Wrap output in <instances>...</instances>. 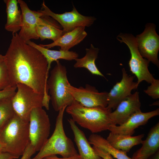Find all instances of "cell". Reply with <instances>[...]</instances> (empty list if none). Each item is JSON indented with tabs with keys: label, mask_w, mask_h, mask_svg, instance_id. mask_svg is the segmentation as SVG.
<instances>
[{
	"label": "cell",
	"mask_w": 159,
	"mask_h": 159,
	"mask_svg": "<svg viewBox=\"0 0 159 159\" xmlns=\"http://www.w3.org/2000/svg\"><path fill=\"white\" fill-rule=\"evenodd\" d=\"M12 34L10 45L4 55L11 85L23 84L43 95L42 106L48 110L50 97L47 61L38 50L27 44L17 33Z\"/></svg>",
	"instance_id": "6da1fadb"
},
{
	"label": "cell",
	"mask_w": 159,
	"mask_h": 159,
	"mask_svg": "<svg viewBox=\"0 0 159 159\" xmlns=\"http://www.w3.org/2000/svg\"><path fill=\"white\" fill-rule=\"evenodd\" d=\"M65 110L75 123L93 133L109 130L112 125L110 117L112 110L107 107H87L74 100Z\"/></svg>",
	"instance_id": "7a4b0ae2"
},
{
	"label": "cell",
	"mask_w": 159,
	"mask_h": 159,
	"mask_svg": "<svg viewBox=\"0 0 159 159\" xmlns=\"http://www.w3.org/2000/svg\"><path fill=\"white\" fill-rule=\"evenodd\" d=\"M29 122L15 114L0 129V142L5 145L4 152L19 157L30 142Z\"/></svg>",
	"instance_id": "3957f363"
},
{
	"label": "cell",
	"mask_w": 159,
	"mask_h": 159,
	"mask_svg": "<svg viewBox=\"0 0 159 159\" xmlns=\"http://www.w3.org/2000/svg\"><path fill=\"white\" fill-rule=\"evenodd\" d=\"M67 107L58 111L55 128L52 136L39 151L38 154L30 159H42L49 156L59 155L67 158L78 155L72 140L64 132L63 125L64 112Z\"/></svg>",
	"instance_id": "277c9868"
},
{
	"label": "cell",
	"mask_w": 159,
	"mask_h": 159,
	"mask_svg": "<svg viewBox=\"0 0 159 159\" xmlns=\"http://www.w3.org/2000/svg\"><path fill=\"white\" fill-rule=\"evenodd\" d=\"M50 72L47 84L52 107L59 111L64 107L70 105L74 100L68 92L67 86L69 83L65 67L59 60Z\"/></svg>",
	"instance_id": "5b68a950"
},
{
	"label": "cell",
	"mask_w": 159,
	"mask_h": 159,
	"mask_svg": "<svg viewBox=\"0 0 159 159\" xmlns=\"http://www.w3.org/2000/svg\"><path fill=\"white\" fill-rule=\"evenodd\" d=\"M16 87L17 91L11 98L13 109L16 114L29 122L32 110L43 107L44 96L23 84H17Z\"/></svg>",
	"instance_id": "8992f818"
},
{
	"label": "cell",
	"mask_w": 159,
	"mask_h": 159,
	"mask_svg": "<svg viewBox=\"0 0 159 159\" xmlns=\"http://www.w3.org/2000/svg\"><path fill=\"white\" fill-rule=\"evenodd\" d=\"M117 39L126 44L130 50L131 58L129 65L130 71L137 77L138 85L143 81L150 84L155 78L148 69L150 62L140 54L135 37L130 34L120 33Z\"/></svg>",
	"instance_id": "52a82bcc"
},
{
	"label": "cell",
	"mask_w": 159,
	"mask_h": 159,
	"mask_svg": "<svg viewBox=\"0 0 159 159\" xmlns=\"http://www.w3.org/2000/svg\"><path fill=\"white\" fill-rule=\"evenodd\" d=\"M21 9L22 25L18 34L25 42L32 39H39L36 32L37 27L40 25H55L58 23L51 17L43 16L38 10H31L27 4L22 0H18Z\"/></svg>",
	"instance_id": "ba28073f"
},
{
	"label": "cell",
	"mask_w": 159,
	"mask_h": 159,
	"mask_svg": "<svg viewBox=\"0 0 159 159\" xmlns=\"http://www.w3.org/2000/svg\"><path fill=\"white\" fill-rule=\"evenodd\" d=\"M29 125L30 143L39 151L48 139L50 123L48 115L42 107L34 108L30 114Z\"/></svg>",
	"instance_id": "9c48e42d"
},
{
	"label": "cell",
	"mask_w": 159,
	"mask_h": 159,
	"mask_svg": "<svg viewBox=\"0 0 159 159\" xmlns=\"http://www.w3.org/2000/svg\"><path fill=\"white\" fill-rule=\"evenodd\" d=\"M38 11L42 13L43 16H49L57 21L63 28L64 34L77 27L90 26L96 19L94 16H86L81 14L74 5L71 11L58 14L52 11L43 1L41 9Z\"/></svg>",
	"instance_id": "30bf717a"
},
{
	"label": "cell",
	"mask_w": 159,
	"mask_h": 159,
	"mask_svg": "<svg viewBox=\"0 0 159 159\" xmlns=\"http://www.w3.org/2000/svg\"><path fill=\"white\" fill-rule=\"evenodd\" d=\"M135 38L142 56L159 68V36L155 31V25L153 23L147 24L144 31L137 35Z\"/></svg>",
	"instance_id": "8fae6325"
},
{
	"label": "cell",
	"mask_w": 159,
	"mask_h": 159,
	"mask_svg": "<svg viewBox=\"0 0 159 159\" xmlns=\"http://www.w3.org/2000/svg\"><path fill=\"white\" fill-rule=\"evenodd\" d=\"M67 89L74 100L84 107H105L107 105L108 92H99L94 86L86 84L85 88H77L69 83Z\"/></svg>",
	"instance_id": "7c38bea8"
},
{
	"label": "cell",
	"mask_w": 159,
	"mask_h": 159,
	"mask_svg": "<svg viewBox=\"0 0 159 159\" xmlns=\"http://www.w3.org/2000/svg\"><path fill=\"white\" fill-rule=\"evenodd\" d=\"M122 78L113 86L108 94V103L106 107L112 110L116 109L118 104L131 95L132 91L137 89V82L134 81V77L128 75L125 69L122 70Z\"/></svg>",
	"instance_id": "4fadbf2b"
},
{
	"label": "cell",
	"mask_w": 159,
	"mask_h": 159,
	"mask_svg": "<svg viewBox=\"0 0 159 159\" xmlns=\"http://www.w3.org/2000/svg\"><path fill=\"white\" fill-rule=\"evenodd\" d=\"M141 103L139 93L136 91L127 97L117 105L110 115L112 125H121L133 114L141 111Z\"/></svg>",
	"instance_id": "5bb4252c"
},
{
	"label": "cell",
	"mask_w": 159,
	"mask_h": 159,
	"mask_svg": "<svg viewBox=\"0 0 159 159\" xmlns=\"http://www.w3.org/2000/svg\"><path fill=\"white\" fill-rule=\"evenodd\" d=\"M159 115V108L146 112L139 111L133 114L121 125H111L108 130L115 133L132 136L135 129L145 124L150 118Z\"/></svg>",
	"instance_id": "9a60e30c"
},
{
	"label": "cell",
	"mask_w": 159,
	"mask_h": 159,
	"mask_svg": "<svg viewBox=\"0 0 159 159\" xmlns=\"http://www.w3.org/2000/svg\"><path fill=\"white\" fill-rule=\"evenodd\" d=\"M85 27L81 26L63 34L56 41L50 44L39 45L49 49L55 46L60 47V49L68 51L82 41L87 35L85 30Z\"/></svg>",
	"instance_id": "2e32d148"
},
{
	"label": "cell",
	"mask_w": 159,
	"mask_h": 159,
	"mask_svg": "<svg viewBox=\"0 0 159 159\" xmlns=\"http://www.w3.org/2000/svg\"><path fill=\"white\" fill-rule=\"evenodd\" d=\"M142 147L132 155V159H149L159 148V122L150 130L146 139L142 140Z\"/></svg>",
	"instance_id": "e0dca14e"
},
{
	"label": "cell",
	"mask_w": 159,
	"mask_h": 159,
	"mask_svg": "<svg viewBox=\"0 0 159 159\" xmlns=\"http://www.w3.org/2000/svg\"><path fill=\"white\" fill-rule=\"evenodd\" d=\"M73 132L74 140L78 148L80 159H103L98 155L90 145L84 132L72 119L68 120Z\"/></svg>",
	"instance_id": "ac0fdd59"
},
{
	"label": "cell",
	"mask_w": 159,
	"mask_h": 159,
	"mask_svg": "<svg viewBox=\"0 0 159 159\" xmlns=\"http://www.w3.org/2000/svg\"><path fill=\"white\" fill-rule=\"evenodd\" d=\"M143 134L132 136L110 132L106 139L114 148L127 153L134 146L141 144Z\"/></svg>",
	"instance_id": "d6986e66"
},
{
	"label": "cell",
	"mask_w": 159,
	"mask_h": 159,
	"mask_svg": "<svg viewBox=\"0 0 159 159\" xmlns=\"http://www.w3.org/2000/svg\"><path fill=\"white\" fill-rule=\"evenodd\" d=\"M6 5L7 21L5 29L12 33L20 30L22 25V15L17 0H4Z\"/></svg>",
	"instance_id": "ffe728a7"
},
{
	"label": "cell",
	"mask_w": 159,
	"mask_h": 159,
	"mask_svg": "<svg viewBox=\"0 0 159 159\" xmlns=\"http://www.w3.org/2000/svg\"><path fill=\"white\" fill-rule=\"evenodd\" d=\"M27 44L34 47L38 50L44 56L47 62V71L49 72L52 62L59 59H64L68 61H72L78 58L79 54L76 52L50 50L43 47L39 44L29 40L26 42Z\"/></svg>",
	"instance_id": "44dd1931"
},
{
	"label": "cell",
	"mask_w": 159,
	"mask_h": 159,
	"mask_svg": "<svg viewBox=\"0 0 159 159\" xmlns=\"http://www.w3.org/2000/svg\"><path fill=\"white\" fill-rule=\"evenodd\" d=\"M86 54L83 57L77 58L74 60L76 63L74 65L75 68H84L92 74L104 77L103 74L99 70L95 64L98 57L99 49L95 47L91 44L90 47L86 48Z\"/></svg>",
	"instance_id": "7402d4cb"
},
{
	"label": "cell",
	"mask_w": 159,
	"mask_h": 159,
	"mask_svg": "<svg viewBox=\"0 0 159 159\" xmlns=\"http://www.w3.org/2000/svg\"><path fill=\"white\" fill-rule=\"evenodd\" d=\"M88 140L90 144L102 148L117 159H132L128 156L125 152L117 149L113 147L106 139L96 134L91 135Z\"/></svg>",
	"instance_id": "603a6c76"
},
{
	"label": "cell",
	"mask_w": 159,
	"mask_h": 159,
	"mask_svg": "<svg viewBox=\"0 0 159 159\" xmlns=\"http://www.w3.org/2000/svg\"><path fill=\"white\" fill-rule=\"evenodd\" d=\"M61 25H40L36 29L37 35L41 41L50 39L54 42L61 36L63 32Z\"/></svg>",
	"instance_id": "cb8c5ba5"
},
{
	"label": "cell",
	"mask_w": 159,
	"mask_h": 159,
	"mask_svg": "<svg viewBox=\"0 0 159 159\" xmlns=\"http://www.w3.org/2000/svg\"><path fill=\"white\" fill-rule=\"evenodd\" d=\"M12 97L0 100V129L15 114L12 104Z\"/></svg>",
	"instance_id": "d4e9b609"
},
{
	"label": "cell",
	"mask_w": 159,
	"mask_h": 159,
	"mask_svg": "<svg viewBox=\"0 0 159 159\" xmlns=\"http://www.w3.org/2000/svg\"><path fill=\"white\" fill-rule=\"evenodd\" d=\"M10 86L7 69L4 62L0 66V91Z\"/></svg>",
	"instance_id": "484cf974"
},
{
	"label": "cell",
	"mask_w": 159,
	"mask_h": 159,
	"mask_svg": "<svg viewBox=\"0 0 159 159\" xmlns=\"http://www.w3.org/2000/svg\"><path fill=\"white\" fill-rule=\"evenodd\" d=\"M144 92L153 99H156L159 98V80L155 79Z\"/></svg>",
	"instance_id": "4316f807"
},
{
	"label": "cell",
	"mask_w": 159,
	"mask_h": 159,
	"mask_svg": "<svg viewBox=\"0 0 159 159\" xmlns=\"http://www.w3.org/2000/svg\"><path fill=\"white\" fill-rule=\"evenodd\" d=\"M16 86H10L0 91V100L8 97H12L15 94Z\"/></svg>",
	"instance_id": "83f0119b"
},
{
	"label": "cell",
	"mask_w": 159,
	"mask_h": 159,
	"mask_svg": "<svg viewBox=\"0 0 159 159\" xmlns=\"http://www.w3.org/2000/svg\"><path fill=\"white\" fill-rule=\"evenodd\" d=\"M36 151L34 147L29 143L26 148L24 152L20 159H30L32 156Z\"/></svg>",
	"instance_id": "f1b7e54d"
},
{
	"label": "cell",
	"mask_w": 159,
	"mask_h": 159,
	"mask_svg": "<svg viewBox=\"0 0 159 159\" xmlns=\"http://www.w3.org/2000/svg\"><path fill=\"white\" fill-rule=\"evenodd\" d=\"M97 154L103 159H114L113 157L107 151L101 148L93 146Z\"/></svg>",
	"instance_id": "f546056e"
},
{
	"label": "cell",
	"mask_w": 159,
	"mask_h": 159,
	"mask_svg": "<svg viewBox=\"0 0 159 159\" xmlns=\"http://www.w3.org/2000/svg\"><path fill=\"white\" fill-rule=\"evenodd\" d=\"M42 159H80L79 154L67 158H59L56 155H52L46 157Z\"/></svg>",
	"instance_id": "4dcf8cb0"
},
{
	"label": "cell",
	"mask_w": 159,
	"mask_h": 159,
	"mask_svg": "<svg viewBox=\"0 0 159 159\" xmlns=\"http://www.w3.org/2000/svg\"><path fill=\"white\" fill-rule=\"evenodd\" d=\"M19 158V157L7 153H0V159H15Z\"/></svg>",
	"instance_id": "1f68e13d"
},
{
	"label": "cell",
	"mask_w": 159,
	"mask_h": 159,
	"mask_svg": "<svg viewBox=\"0 0 159 159\" xmlns=\"http://www.w3.org/2000/svg\"><path fill=\"white\" fill-rule=\"evenodd\" d=\"M153 155L151 159H159V150H158Z\"/></svg>",
	"instance_id": "d6a6232c"
},
{
	"label": "cell",
	"mask_w": 159,
	"mask_h": 159,
	"mask_svg": "<svg viewBox=\"0 0 159 159\" xmlns=\"http://www.w3.org/2000/svg\"><path fill=\"white\" fill-rule=\"evenodd\" d=\"M5 145L0 142V153L4 152Z\"/></svg>",
	"instance_id": "836d02e7"
},
{
	"label": "cell",
	"mask_w": 159,
	"mask_h": 159,
	"mask_svg": "<svg viewBox=\"0 0 159 159\" xmlns=\"http://www.w3.org/2000/svg\"><path fill=\"white\" fill-rule=\"evenodd\" d=\"M4 61V56L0 54V66Z\"/></svg>",
	"instance_id": "e575fe53"
}]
</instances>
